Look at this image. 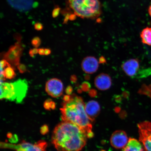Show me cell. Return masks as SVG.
Returning a JSON list of instances; mask_svg holds the SVG:
<instances>
[{
  "mask_svg": "<svg viewBox=\"0 0 151 151\" xmlns=\"http://www.w3.org/2000/svg\"><path fill=\"white\" fill-rule=\"evenodd\" d=\"M148 12L149 14V15H150V16L151 18V3L150 5V6H149V7L148 9Z\"/></svg>",
  "mask_w": 151,
  "mask_h": 151,
  "instance_id": "obj_30",
  "label": "cell"
},
{
  "mask_svg": "<svg viewBox=\"0 0 151 151\" xmlns=\"http://www.w3.org/2000/svg\"><path fill=\"white\" fill-rule=\"evenodd\" d=\"M70 8L76 16L82 18L95 19L101 14L99 0H68Z\"/></svg>",
  "mask_w": 151,
  "mask_h": 151,
  "instance_id": "obj_3",
  "label": "cell"
},
{
  "mask_svg": "<svg viewBox=\"0 0 151 151\" xmlns=\"http://www.w3.org/2000/svg\"><path fill=\"white\" fill-rule=\"evenodd\" d=\"M71 97V95H66L64 96L63 100L64 101L67 102L69 101L70 100Z\"/></svg>",
  "mask_w": 151,
  "mask_h": 151,
  "instance_id": "obj_25",
  "label": "cell"
},
{
  "mask_svg": "<svg viewBox=\"0 0 151 151\" xmlns=\"http://www.w3.org/2000/svg\"><path fill=\"white\" fill-rule=\"evenodd\" d=\"M73 91V88H72V87L71 86H68L66 88L65 92L67 95H70L72 93Z\"/></svg>",
  "mask_w": 151,
  "mask_h": 151,
  "instance_id": "obj_24",
  "label": "cell"
},
{
  "mask_svg": "<svg viewBox=\"0 0 151 151\" xmlns=\"http://www.w3.org/2000/svg\"><path fill=\"white\" fill-rule=\"evenodd\" d=\"M60 11V9L59 7H57V8L55 9L52 12V15L53 17L55 18L57 17L59 14Z\"/></svg>",
  "mask_w": 151,
  "mask_h": 151,
  "instance_id": "obj_22",
  "label": "cell"
},
{
  "mask_svg": "<svg viewBox=\"0 0 151 151\" xmlns=\"http://www.w3.org/2000/svg\"><path fill=\"white\" fill-rule=\"evenodd\" d=\"M139 141L147 151H151V122L144 121L137 125Z\"/></svg>",
  "mask_w": 151,
  "mask_h": 151,
  "instance_id": "obj_6",
  "label": "cell"
},
{
  "mask_svg": "<svg viewBox=\"0 0 151 151\" xmlns=\"http://www.w3.org/2000/svg\"><path fill=\"white\" fill-rule=\"evenodd\" d=\"M35 29L37 31H41L43 29V26L42 24L37 22L35 25Z\"/></svg>",
  "mask_w": 151,
  "mask_h": 151,
  "instance_id": "obj_23",
  "label": "cell"
},
{
  "mask_svg": "<svg viewBox=\"0 0 151 151\" xmlns=\"http://www.w3.org/2000/svg\"><path fill=\"white\" fill-rule=\"evenodd\" d=\"M51 50L50 49L45 48V55L47 56L49 55L51 53Z\"/></svg>",
  "mask_w": 151,
  "mask_h": 151,
  "instance_id": "obj_27",
  "label": "cell"
},
{
  "mask_svg": "<svg viewBox=\"0 0 151 151\" xmlns=\"http://www.w3.org/2000/svg\"><path fill=\"white\" fill-rule=\"evenodd\" d=\"M56 107L55 103L52 101L51 102L50 109H55Z\"/></svg>",
  "mask_w": 151,
  "mask_h": 151,
  "instance_id": "obj_29",
  "label": "cell"
},
{
  "mask_svg": "<svg viewBox=\"0 0 151 151\" xmlns=\"http://www.w3.org/2000/svg\"><path fill=\"white\" fill-rule=\"evenodd\" d=\"M129 139L127 134L122 130L113 132L110 138L111 146L117 149H123L127 145Z\"/></svg>",
  "mask_w": 151,
  "mask_h": 151,
  "instance_id": "obj_9",
  "label": "cell"
},
{
  "mask_svg": "<svg viewBox=\"0 0 151 151\" xmlns=\"http://www.w3.org/2000/svg\"><path fill=\"white\" fill-rule=\"evenodd\" d=\"M82 69L85 73L92 74L96 72L99 69V62L93 56H88L83 60L81 64Z\"/></svg>",
  "mask_w": 151,
  "mask_h": 151,
  "instance_id": "obj_10",
  "label": "cell"
},
{
  "mask_svg": "<svg viewBox=\"0 0 151 151\" xmlns=\"http://www.w3.org/2000/svg\"><path fill=\"white\" fill-rule=\"evenodd\" d=\"M94 84L99 90H106L111 87L112 85V80L108 75L104 73H101L96 77Z\"/></svg>",
  "mask_w": 151,
  "mask_h": 151,
  "instance_id": "obj_12",
  "label": "cell"
},
{
  "mask_svg": "<svg viewBox=\"0 0 151 151\" xmlns=\"http://www.w3.org/2000/svg\"><path fill=\"white\" fill-rule=\"evenodd\" d=\"M11 66L6 68L3 71V74L5 78L9 80L14 78L16 76L14 68L11 67Z\"/></svg>",
  "mask_w": 151,
  "mask_h": 151,
  "instance_id": "obj_16",
  "label": "cell"
},
{
  "mask_svg": "<svg viewBox=\"0 0 151 151\" xmlns=\"http://www.w3.org/2000/svg\"><path fill=\"white\" fill-rule=\"evenodd\" d=\"M45 90L48 95L52 97L55 98L60 97L63 93V83L59 79H51L47 82Z\"/></svg>",
  "mask_w": 151,
  "mask_h": 151,
  "instance_id": "obj_8",
  "label": "cell"
},
{
  "mask_svg": "<svg viewBox=\"0 0 151 151\" xmlns=\"http://www.w3.org/2000/svg\"><path fill=\"white\" fill-rule=\"evenodd\" d=\"M32 44L35 48H37L41 44V41L39 37H35L32 40Z\"/></svg>",
  "mask_w": 151,
  "mask_h": 151,
  "instance_id": "obj_17",
  "label": "cell"
},
{
  "mask_svg": "<svg viewBox=\"0 0 151 151\" xmlns=\"http://www.w3.org/2000/svg\"><path fill=\"white\" fill-rule=\"evenodd\" d=\"M100 151H106L105 150H101Z\"/></svg>",
  "mask_w": 151,
  "mask_h": 151,
  "instance_id": "obj_31",
  "label": "cell"
},
{
  "mask_svg": "<svg viewBox=\"0 0 151 151\" xmlns=\"http://www.w3.org/2000/svg\"><path fill=\"white\" fill-rule=\"evenodd\" d=\"M11 66L10 64L6 60L4 59L2 60L1 61V71H3L5 67L6 68Z\"/></svg>",
  "mask_w": 151,
  "mask_h": 151,
  "instance_id": "obj_18",
  "label": "cell"
},
{
  "mask_svg": "<svg viewBox=\"0 0 151 151\" xmlns=\"http://www.w3.org/2000/svg\"><path fill=\"white\" fill-rule=\"evenodd\" d=\"M39 49L35 48L33 49H31L29 52V54L30 56L32 58H34L36 55L38 53Z\"/></svg>",
  "mask_w": 151,
  "mask_h": 151,
  "instance_id": "obj_21",
  "label": "cell"
},
{
  "mask_svg": "<svg viewBox=\"0 0 151 151\" xmlns=\"http://www.w3.org/2000/svg\"><path fill=\"white\" fill-rule=\"evenodd\" d=\"M139 68V62L137 59L128 60L122 65V68L124 72L128 76L131 77L137 75Z\"/></svg>",
  "mask_w": 151,
  "mask_h": 151,
  "instance_id": "obj_11",
  "label": "cell"
},
{
  "mask_svg": "<svg viewBox=\"0 0 151 151\" xmlns=\"http://www.w3.org/2000/svg\"><path fill=\"white\" fill-rule=\"evenodd\" d=\"M45 49L43 48L39 49L38 53L41 55H45Z\"/></svg>",
  "mask_w": 151,
  "mask_h": 151,
  "instance_id": "obj_28",
  "label": "cell"
},
{
  "mask_svg": "<svg viewBox=\"0 0 151 151\" xmlns=\"http://www.w3.org/2000/svg\"><path fill=\"white\" fill-rule=\"evenodd\" d=\"M142 42L145 44L151 46V27H147L140 33Z\"/></svg>",
  "mask_w": 151,
  "mask_h": 151,
  "instance_id": "obj_15",
  "label": "cell"
},
{
  "mask_svg": "<svg viewBox=\"0 0 151 151\" xmlns=\"http://www.w3.org/2000/svg\"><path fill=\"white\" fill-rule=\"evenodd\" d=\"M60 109L63 121L73 123L80 127L88 138L94 136L92 122L85 109V104L82 98L73 94L70 100L63 101Z\"/></svg>",
  "mask_w": 151,
  "mask_h": 151,
  "instance_id": "obj_2",
  "label": "cell"
},
{
  "mask_svg": "<svg viewBox=\"0 0 151 151\" xmlns=\"http://www.w3.org/2000/svg\"><path fill=\"white\" fill-rule=\"evenodd\" d=\"M23 51V47L19 42L11 46L8 51L4 55V58L14 67L17 66L20 63L21 56Z\"/></svg>",
  "mask_w": 151,
  "mask_h": 151,
  "instance_id": "obj_7",
  "label": "cell"
},
{
  "mask_svg": "<svg viewBox=\"0 0 151 151\" xmlns=\"http://www.w3.org/2000/svg\"><path fill=\"white\" fill-rule=\"evenodd\" d=\"M47 146V143L42 140L34 144L24 141L18 144L4 142L1 143V148L11 149L16 151H46Z\"/></svg>",
  "mask_w": 151,
  "mask_h": 151,
  "instance_id": "obj_5",
  "label": "cell"
},
{
  "mask_svg": "<svg viewBox=\"0 0 151 151\" xmlns=\"http://www.w3.org/2000/svg\"><path fill=\"white\" fill-rule=\"evenodd\" d=\"M87 138L78 126L62 121L55 128L52 141L58 151H80L86 145Z\"/></svg>",
  "mask_w": 151,
  "mask_h": 151,
  "instance_id": "obj_1",
  "label": "cell"
},
{
  "mask_svg": "<svg viewBox=\"0 0 151 151\" xmlns=\"http://www.w3.org/2000/svg\"><path fill=\"white\" fill-rule=\"evenodd\" d=\"M52 101L51 99H48L45 101L44 107L47 110H50V109L51 102Z\"/></svg>",
  "mask_w": 151,
  "mask_h": 151,
  "instance_id": "obj_20",
  "label": "cell"
},
{
  "mask_svg": "<svg viewBox=\"0 0 151 151\" xmlns=\"http://www.w3.org/2000/svg\"><path fill=\"white\" fill-rule=\"evenodd\" d=\"M85 109L88 117L92 122L99 114L101 107L97 101L92 100L85 104Z\"/></svg>",
  "mask_w": 151,
  "mask_h": 151,
  "instance_id": "obj_13",
  "label": "cell"
},
{
  "mask_svg": "<svg viewBox=\"0 0 151 151\" xmlns=\"http://www.w3.org/2000/svg\"><path fill=\"white\" fill-rule=\"evenodd\" d=\"M18 69L21 73H25L27 71V68L24 64L19 63L17 66Z\"/></svg>",
  "mask_w": 151,
  "mask_h": 151,
  "instance_id": "obj_19",
  "label": "cell"
},
{
  "mask_svg": "<svg viewBox=\"0 0 151 151\" xmlns=\"http://www.w3.org/2000/svg\"><path fill=\"white\" fill-rule=\"evenodd\" d=\"M28 83L25 79H19L12 83L1 82V99L22 103L26 97Z\"/></svg>",
  "mask_w": 151,
  "mask_h": 151,
  "instance_id": "obj_4",
  "label": "cell"
},
{
  "mask_svg": "<svg viewBox=\"0 0 151 151\" xmlns=\"http://www.w3.org/2000/svg\"><path fill=\"white\" fill-rule=\"evenodd\" d=\"M47 131H48V127L47 126H44L42 127L41 131L42 134H45L47 133Z\"/></svg>",
  "mask_w": 151,
  "mask_h": 151,
  "instance_id": "obj_26",
  "label": "cell"
},
{
  "mask_svg": "<svg viewBox=\"0 0 151 151\" xmlns=\"http://www.w3.org/2000/svg\"><path fill=\"white\" fill-rule=\"evenodd\" d=\"M122 151H147L140 141L132 138H130L126 146Z\"/></svg>",
  "mask_w": 151,
  "mask_h": 151,
  "instance_id": "obj_14",
  "label": "cell"
}]
</instances>
